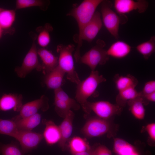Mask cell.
<instances>
[{
    "instance_id": "cell-23",
    "label": "cell",
    "mask_w": 155,
    "mask_h": 155,
    "mask_svg": "<svg viewBox=\"0 0 155 155\" xmlns=\"http://www.w3.org/2000/svg\"><path fill=\"white\" fill-rule=\"evenodd\" d=\"M140 92H137L135 88H130L119 92L116 98L117 104L122 107L124 106L129 100L133 99L140 96Z\"/></svg>"
},
{
    "instance_id": "cell-18",
    "label": "cell",
    "mask_w": 155,
    "mask_h": 155,
    "mask_svg": "<svg viewBox=\"0 0 155 155\" xmlns=\"http://www.w3.org/2000/svg\"><path fill=\"white\" fill-rule=\"evenodd\" d=\"M42 123L45 125L43 135L47 144L52 145L58 143L61 138L58 126L53 121L45 119L42 120Z\"/></svg>"
},
{
    "instance_id": "cell-27",
    "label": "cell",
    "mask_w": 155,
    "mask_h": 155,
    "mask_svg": "<svg viewBox=\"0 0 155 155\" xmlns=\"http://www.w3.org/2000/svg\"><path fill=\"white\" fill-rule=\"evenodd\" d=\"M18 132L16 123L12 119H4L0 118V134L8 135L15 139Z\"/></svg>"
},
{
    "instance_id": "cell-19",
    "label": "cell",
    "mask_w": 155,
    "mask_h": 155,
    "mask_svg": "<svg viewBox=\"0 0 155 155\" xmlns=\"http://www.w3.org/2000/svg\"><path fill=\"white\" fill-rule=\"evenodd\" d=\"M17 128L19 131H32L40 123L41 120V115L37 113L34 115L21 118L18 115L13 117Z\"/></svg>"
},
{
    "instance_id": "cell-7",
    "label": "cell",
    "mask_w": 155,
    "mask_h": 155,
    "mask_svg": "<svg viewBox=\"0 0 155 155\" xmlns=\"http://www.w3.org/2000/svg\"><path fill=\"white\" fill-rule=\"evenodd\" d=\"M122 107L113 104L108 101H100L95 102L88 101L83 110L87 115L93 111L98 117L106 119L122 111Z\"/></svg>"
},
{
    "instance_id": "cell-6",
    "label": "cell",
    "mask_w": 155,
    "mask_h": 155,
    "mask_svg": "<svg viewBox=\"0 0 155 155\" xmlns=\"http://www.w3.org/2000/svg\"><path fill=\"white\" fill-rule=\"evenodd\" d=\"M33 42L29 51L26 55L21 66L17 67L15 71L20 78H24L34 69L42 71V66L38 59V49L35 42V35H32Z\"/></svg>"
},
{
    "instance_id": "cell-34",
    "label": "cell",
    "mask_w": 155,
    "mask_h": 155,
    "mask_svg": "<svg viewBox=\"0 0 155 155\" xmlns=\"http://www.w3.org/2000/svg\"><path fill=\"white\" fill-rule=\"evenodd\" d=\"M146 129L150 138L155 140V124L153 123L148 124L146 127Z\"/></svg>"
},
{
    "instance_id": "cell-32",
    "label": "cell",
    "mask_w": 155,
    "mask_h": 155,
    "mask_svg": "<svg viewBox=\"0 0 155 155\" xmlns=\"http://www.w3.org/2000/svg\"><path fill=\"white\" fill-rule=\"evenodd\" d=\"M155 92V81L151 80L146 82L142 90L140 92L141 94H150Z\"/></svg>"
},
{
    "instance_id": "cell-22",
    "label": "cell",
    "mask_w": 155,
    "mask_h": 155,
    "mask_svg": "<svg viewBox=\"0 0 155 155\" xmlns=\"http://www.w3.org/2000/svg\"><path fill=\"white\" fill-rule=\"evenodd\" d=\"M129 110L136 119L141 120L144 119L145 110L144 105L145 104L143 98L140 96L127 101Z\"/></svg>"
},
{
    "instance_id": "cell-28",
    "label": "cell",
    "mask_w": 155,
    "mask_h": 155,
    "mask_svg": "<svg viewBox=\"0 0 155 155\" xmlns=\"http://www.w3.org/2000/svg\"><path fill=\"white\" fill-rule=\"evenodd\" d=\"M137 51L147 59L155 51V36H153L148 40L142 43L136 47Z\"/></svg>"
},
{
    "instance_id": "cell-11",
    "label": "cell",
    "mask_w": 155,
    "mask_h": 155,
    "mask_svg": "<svg viewBox=\"0 0 155 155\" xmlns=\"http://www.w3.org/2000/svg\"><path fill=\"white\" fill-rule=\"evenodd\" d=\"M43 138V134L32 131H19L15 138L20 144L21 149L27 154L35 149Z\"/></svg>"
},
{
    "instance_id": "cell-38",
    "label": "cell",
    "mask_w": 155,
    "mask_h": 155,
    "mask_svg": "<svg viewBox=\"0 0 155 155\" xmlns=\"http://www.w3.org/2000/svg\"><path fill=\"white\" fill-rule=\"evenodd\" d=\"M3 9V8H2L0 7V12Z\"/></svg>"
},
{
    "instance_id": "cell-17",
    "label": "cell",
    "mask_w": 155,
    "mask_h": 155,
    "mask_svg": "<svg viewBox=\"0 0 155 155\" xmlns=\"http://www.w3.org/2000/svg\"><path fill=\"white\" fill-rule=\"evenodd\" d=\"M65 73L58 66L53 70L45 75L44 82L49 89L54 90L61 88L64 84Z\"/></svg>"
},
{
    "instance_id": "cell-1",
    "label": "cell",
    "mask_w": 155,
    "mask_h": 155,
    "mask_svg": "<svg viewBox=\"0 0 155 155\" xmlns=\"http://www.w3.org/2000/svg\"><path fill=\"white\" fill-rule=\"evenodd\" d=\"M106 79L98 71H92L89 76L77 84L75 98L84 110L88 102V98L95 92L100 83L106 81Z\"/></svg>"
},
{
    "instance_id": "cell-37",
    "label": "cell",
    "mask_w": 155,
    "mask_h": 155,
    "mask_svg": "<svg viewBox=\"0 0 155 155\" xmlns=\"http://www.w3.org/2000/svg\"><path fill=\"white\" fill-rule=\"evenodd\" d=\"M3 30L1 28L0 26V39L1 38L3 33Z\"/></svg>"
},
{
    "instance_id": "cell-8",
    "label": "cell",
    "mask_w": 155,
    "mask_h": 155,
    "mask_svg": "<svg viewBox=\"0 0 155 155\" xmlns=\"http://www.w3.org/2000/svg\"><path fill=\"white\" fill-rule=\"evenodd\" d=\"M55 110L60 117L64 118L72 109L79 110L80 104L76 100L71 98L60 88L54 90Z\"/></svg>"
},
{
    "instance_id": "cell-31",
    "label": "cell",
    "mask_w": 155,
    "mask_h": 155,
    "mask_svg": "<svg viewBox=\"0 0 155 155\" xmlns=\"http://www.w3.org/2000/svg\"><path fill=\"white\" fill-rule=\"evenodd\" d=\"M0 154L1 155H30L24 153L14 143L4 144L0 142Z\"/></svg>"
},
{
    "instance_id": "cell-30",
    "label": "cell",
    "mask_w": 155,
    "mask_h": 155,
    "mask_svg": "<svg viewBox=\"0 0 155 155\" xmlns=\"http://www.w3.org/2000/svg\"><path fill=\"white\" fill-rule=\"evenodd\" d=\"M49 4V1L41 0H17L16 9H20L30 7H38L43 10H46Z\"/></svg>"
},
{
    "instance_id": "cell-5",
    "label": "cell",
    "mask_w": 155,
    "mask_h": 155,
    "mask_svg": "<svg viewBox=\"0 0 155 155\" xmlns=\"http://www.w3.org/2000/svg\"><path fill=\"white\" fill-rule=\"evenodd\" d=\"M105 45L103 41L98 40L96 44L81 57L79 61L88 66L92 71L95 70L98 65L105 64L109 59L106 50L104 48Z\"/></svg>"
},
{
    "instance_id": "cell-36",
    "label": "cell",
    "mask_w": 155,
    "mask_h": 155,
    "mask_svg": "<svg viewBox=\"0 0 155 155\" xmlns=\"http://www.w3.org/2000/svg\"><path fill=\"white\" fill-rule=\"evenodd\" d=\"M93 149L91 148L88 150L78 153L71 154L72 155H93Z\"/></svg>"
},
{
    "instance_id": "cell-21",
    "label": "cell",
    "mask_w": 155,
    "mask_h": 155,
    "mask_svg": "<svg viewBox=\"0 0 155 155\" xmlns=\"http://www.w3.org/2000/svg\"><path fill=\"white\" fill-rule=\"evenodd\" d=\"M114 80L119 92L129 88H135L138 83L136 78L129 74L124 76L117 74L115 76Z\"/></svg>"
},
{
    "instance_id": "cell-12",
    "label": "cell",
    "mask_w": 155,
    "mask_h": 155,
    "mask_svg": "<svg viewBox=\"0 0 155 155\" xmlns=\"http://www.w3.org/2000/svg\"><path fill=\"white\" fill-rule=\"evenodd\" d=\"M148 6V2L144 0L136 1L133 0H115L114 1L115 9L117 13L121 15L128 13L136 10L140 13H144Z\"/></svg>"
},
{
    "instance_id": "cell-24",
    "label": "cell",
    "mask_w": 155,
    "mask_h": 155,
    "mask_svg": "<svg viewBox=\"0 0 155 155\" xmlns=\"http://www.w3.org/2000/svg\"><path fill=\"white\" fill-rule=\"evenodd\" d=\"M114 148L118 155H139L131 145L120 139L115 140Z\"/></svg>"
},
{
    "instance_id": "cell-3",
    "label": "cell",
    "mask_w": 155,
    "mask_h": 155,
    "mask_svg": "<svg viewBox=\"0 0 155 155\" xmlns=\"http://www.w3.org/2000/svg\"><path fill=\"white\" fill-rule=\"evenodd\" d=\"M102 0H85L75 7L67 15L73 17L76 20L80 33L84 26L94 15L96 9Z\"/></svg>"
},
{
    "instance_id": "cell-9",
    "label": "cell",
    "mask_w": 155,
    "mask_h": 155,
    "mask_svg": "<svg viewBox=\"0 0 155 155\" xmlns=\"http://www.w3.org/2000/svg\"><path fill=\"white\" fill-rule=\"evenodd\" d=\"M102 22L109 33L116 39L118 38L120 19L112 9V4L107 0H103L101 3Z\"/></svg>"
},
{
    "instance_id": "cell-26",
    "label": "cell",
    "mask_w": 155,
    "mask_h": 155,
    "mask_svg": "<svg viewBox=\"0 0 155 155\" xmlns=\"http://www.w3.org/2000/svg\"><path fill=\"white\" fill-rule=\"evenodd\" d=\"M69 147L71 154L83 152L91 148L86 140L79 137L71 138L69 142Z\"/></svg>"
},
{
    "instance_id": "cell-25",
    "label": "cell",
    "mask_w": 155,
    "mask_h": 155,
    "mask_svg": "<svg viewBox=\"0 0 155 155\" xmlns=\"http://www.w3.org/2000/svg\"><path fill=\"white\" fill-rule=\"evenodd\" d=\"M16 17L15 10L3 9L0 12V26L3 31L10 28L15 20Z\"/></svg>"
},
{
    "instance_id": "cell-10",
    "label": "cell",
    "mask_w": 155,
    "mask_h": 155,
    "mask_svg": "<svg viewBox=\"0 0 155 155\" xmlns=\"http://www.w3.org/2000/svg\"><path fill=\"white\" fill-rule=\"evenodd\" d=\"M110 125L106 120L99 117L93 118L88 120L81 130L85 137L91 138L99 136L107 133Z\"/></svg>"
},
{
    "instance_id": "cell-20",
    "label": "cell",
    "mask_w": 155,
    "mask_h": 155,
    "mask_svg": "<svg viewBox=\"0 0 155 155\" xmlns=\"http://www.w3.org/2000/svg\"><path fill=\"white\" fill-rule=\"evenodd\" d=\"M131 47L126 42L117 41L113 43L106 50L108 55L117 59H121L128 55L131 52Z\"/></svg>"
},
{
    "instance_id": "cell-14",
    "label": "cell",
    "mask_w": 155,
    "mask_h": 155,
    "mask_svg": "<svg viewBox=\"0 0 155 155\" xmlns=\"http://www.w3.org/2000/svg\"><path fill=\"white\" fill-rule=\"evenodd\" d=\"M23 96L16 93L4 94L0 98V110L20 112L23 105Z\"/></svg>"
},
{
    "instance_id": "cell-33",
    "label": "cell",
    "mask_w": 155,
    "mask_h": 155,
    "mask_svg": "<svg viewBox=\"0 0 155 155\" xmlns=\"http://www.w3.org/2000/svg\"><path fill=\"white\" fill-rule=\"evenodd\" d=\"M93 155H112L111 150L105 146L100 145L94 149Z\"/></svg>"
},
{
    "instance_id": "cell-13",
    "label": "cell",
    "mask_w": 155,
    "mask_h": 155,
    "mask_svg": "<svg viewBox=\"0 0 155 155\" xmlns=\"http://www.w3.org/2000/svg\"><path fill=\"white\" fill-rule=\"evenodd\" d=\"M49 107L48 98L45 95H42L40 98L23 105L18 116L21 118L28 117L37 113L40 110L46 111Z\"/></svg>"
},
{
    "instance_id": "cell-4",
    "label": "cell",
    "mask_w": 155,
    "mask_h": 155,
    "mask_svg": "<svg viewBox=\"0 0 155 155\" xmlns=\"http://www.w3.org/2000/svg\"><path fill=\"white\" fill-rule=\"evenodd\" d=\"M100 13L95 12L90 21L84 26L78 35V46L74 54L76 62H78L81 57L80 50L83 40L90 42L95 38L102 26Z\"/></svg>"
},
{
    "instance_id": "cell-15",
    "label": "cell",
    "mask_w": 155,
    "mask_h": 155,
    "mask_svg": "<svg viewBox=\"0 0 155 155\" xmlns=\"http://www.w3.org/2000/svg\"><path fill=\"white\" fill-rule=\"evenodd\" d=\"M74 117V113L71 110L58 126L61 134V138L58 144L63 151H65L66 149V142L72 133Z\"/></svg>"
},
{
    "instance_id": "cell-16",
    "label": "cell",
    "mask_w": 155,
    "mask_h": 155,
    "mask_svg": "<svg viewBox=\"0 0 155 155\" xmlns=\"http://www.w3.org/2000/svg\"><path fill=\"white\" fill-rule=\"evenodd\" d=\"M38 54L42 60V71L45 75L57 66L58 57L50 51L41 48L38 49Z\"/></svg>"
},
{
    "instance_id": "cell-2",
    "label": "cell",
    "mask_w": 155,
    "mask_h": 155,
    "mask_svg": "<svg viewBox=\"0 0 155 155\" xmlns=\"http://www.w3.org/2000/svg\"><path fill=\"white\" fill-rule=\"evenodd\" d=\"M74 50L73 44L58 45L57 48L59 54L57 66L66 74L68 80L77 84L81 80L74 66L72 53Z\"/></svg>"
},
{
    "instance_id": "cell-29",
    "label": "cell",
    "mask_w": 155,
    "mask_h": 155,
    "mask_svg": "<svg viewBox=\"0 0 155 155\" xmlns=\"http://www.w3.org/2000/svg\"><path fill=\"white\" fill-rule=\"evenodd\" d=\"M37 31L39 32L37 37L38 44L42 48L47 46L50 42V32L53 30L52 26L46 24L44 26L38 28Z\"/></svg>"
},
{
    "instance_id": "cell-35",
    "label": "cell",
    "mask_w": 155,
    "mask_h": 155,
    "mask_svg": "<svg viewBox=\"0 0 155 155\" xmlns=\"http://www.w3.org/2000/svg\"><path fill=\"white\" fill-rule=\"evenodd\" d=\"M140 96L143 98L145 104H147L148 102H155V92L150 94H141L140 92Z\"/></svg>"
}]
</instances>
